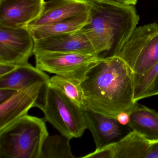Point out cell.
<instances>
[{"instance_id": "obj_16", "label": "cell", "mask_w": 158, "mask_h": 158, "mask_svg": "<svg viewBox=\"0 0 158 158\" xmlns=\"http://www.w3.org/2000/svg\"><path fill=\"white\" fill-rule=\"evenodd\" d=\"M150 143L132 130L114 144V158H145Z\"/></svg>"}, {"instance_id": "obj_4", "label": "cell", "mask_w": 158, "mask_h": 158, "mask_svg": "<svg viewBox=\"0 0 158 158\" xmlns=\"http://www.w3.org/2000/svg\"><path fill=\"white\" fill-rule=\"evenodd\" d=\"M35 107L43 112L46 121L71 139L81 137L87 129L85 109L48 83L42 88Z\"/></svg>"}, {"instance_id": "obj_24", "label": "cell", "mask_w": 158, "mask_h": 158, "mask_svg": "<svg viewBox=\"0 0 158 158\" xmlns=\"http://www.w3.org/2000/svg\"><path fill=\"white\" fill-rule=\"evenodd\" d=\"M118 123L123 126H128L130 121V112L123 111L119 113L116 117Z\"/></svg>"}, {"instance_id": "obj_21", "label": "cell", "mask_w": 158, "mask_h": 158, "mask_svg": "<svg viewBox=\"0 0 158 158\" xmlns=\"http://www.w3.org/2000/svg\"><path fill=\"white\" fill-rule=\"evenodd\" d=\"M145 158H158V141L150 143Z\"/></svg>"}, {"instance_id": "obj_20", "label": "cell", "mask_w": 158, "mask_h": 158, "mask_svg": "<svg viewBox=\"0 0 158 158\" xmlns=\"http://www.w3.org/2000/svg\"><path fill=\"white\" fill-rule=\"evenodd\" d=\"M114 144L96 149L94 152L83 156V158H114Z\"/></svg>"}, {"instance_id": "obj_1", "label": "cell", "mask_w": 158, "mask_h": 158, "mask_svg": "<svg viewBox=\"0 0 158 158\" xmlns=\"http://www.w3.org/2000/svg\"><path fill=\"white\" fill-rule=\"evenodd\" d=\"M134 73L117 56L99 58L80 82L84 109L116 118L119 113L130 112L134 100Z\"/></svg>"}, {"instance_id": "obj_8", "label": "cell", "mask_w": 158, "mask_h": 158, "mask_svg": "<svg viewBox=\"0 0 158 158\" xmlns=\"http://www.w3.org/2000/svg\"><path fill=\"white\" fill-rule=\"evenodd\" d=\"M53 52L81 53L97 56L92 44L82 29L35 40L34 55Z\"/></svg>"}, {"instance_id": "obj_25", "label": "cell", "mask_w": 158, "mask_h": 158, "mask_svg": "<svg viewBox=\"0 0 158 158\" xmlns=\"http://www.w3.org/2000/svg\"><path fill=\"white\" fill-rule=\"evenodd\" d=\"M116 2L123 3V4H129V5H135L138 0H114Z\"/></svg>"}, {"instance_id": "obj_5", "label": "cell", "mask_w": 158, "mask_h": 158, "mask_svg": "<svg viewBox=\"0 0 158 158\" xmlns=\"http://www.w3.org/2000/svg\"><path fill=\"white\" fill-rule=\"evenodd\" d=\"M124 61L134 73L142 74L158 62V24L136 27L116 55Z\"/></svg>"}, {"instance_id": "obj_19", "label": "cell", "mask_w": 158, "mask_h": 158, "mask_svg": "<svg viewBox=\"0 0 158 158\" xmlns=\"http://www.w3.org/2000/svg\"><path fill=\"white\" fill-rule=\"evenodd\" d=\"M48 84L60 89L77 105L84 109V93L79 82L55 75L50 77Z\"/></svg>"}, {"instance_id": "obj_17", "label": "cell", "mask_w": 158, "mask_h": 158, "mask_svg": "<svg viewBox=\"0 0 158 158\" xmlns=\"http://www.w3.org/2000/svg\"><path fill=\"white\" fill-rule=\"evenodd\" d=\"M134 100L158 95V62L142 74L134 73Z\"/></svg>"}, {"instance_id": "obj_18", "label": "cell", "mask_w": 158, "mask_h": 158, "mask_svg": "<svg viewBox=\"0 0 158 158\" xmlns=\"http://www.w3.org/2000/svg\"><path fill=\"white\" fill-rule=\"evenodd\" d=\"M71 139L64 135L48 136L42 146L40 158H74L70 146Z\"/></svg>"}, {"instance_id": "obj_6", "label": "cell", "mask_w": 158, "mask_h": 158, "mask_svg": "<svg viewBox=\"0 0 158 158\" xmlns=\"http://www.w3.org/2000/svg\"><path fill=\"white\" fill-rule=\"evenodd\" d=\"M36 66L45 72L80 83L89 68L101 57L77 53H40L35 55Z\"/></svg>"}, {"instance_id": "obj_22", "label": "cell", "mask_w": 158, "mask_h": 158, "mask_svg": "<svg viewBox=\"0 0 158 158\" xmlns=\"http://www.w3.org/2000/svg\"><path fill=\"white\" fill-rule=\"evenodd\" d=\"M17 91L8 89H0V104L10 99Z\"/></svg>"}, {"instance_id": "obj_15", "label": "cell", "mask_w": 158, "mask_h": 158, "mask_svg": "<svg viewBox=\"0 0 158 158\" xmlns=\"http://www.w3.org/2000/svg\"><path fill=\"white\" fill-rule=\"evenodd\" d=\"M89 18L88 11L78 16L50 24L27 28L35 40H38L80 30L87 23Z\"/></svg>"}, {"instance_id": "obj_13", "label": "cell", "mask_w": 158, "mask_h": 158, "mask_svg": "<svg viewBox=\"0 0 158 158\" xmlns=\"http://www.w3.org/2000/svg\"><path fill=\"white\" fill-rule=\"evenodd\" d=\"M50 77L30 64H21L10 73L0 77V89L20 90L38 83H48Z\"/></svg>"}, {"instance_id": "obj_11", "label": "cell", "mask_w": 158, "mask_h": 158, "mask_svg": "<svg viewBox=\"0 0 158 158\" xmlns=\"http://www.w3.org/2000/svg\"><path fill=\"white\" fill-rule=\"evenodd\" d=\"M45 84L38 83L18 90L10 99L0 104V130L27 115L29 110L35 107Z\"/></svg>"}, {"instance_id": "obj_7", "label": "cell", "mask_w": 158, "mask_h": 158, "mask_svg": "<svg viewBox=\"0 0 158 158\" xmlns=\"http://www.w3.org/2000/svg\"><path fill=\"white\" fill-rule=\"evenodd\" d=\"M35 44V39L27 27L0 26V63H27L34 55Z\"/></svg>"}, {"instance_id": "obj_12", "label": "cell", "mask_w": 158, "mask_h": 158, "mask_svg": "<svg viewBox=\"0 0 158 158\" xmlns=\"http://www.w3.org/2000/svg\"><path fill=\"white\" fill-rule=\"evenodd\" d=\"M89 0H50L45 2L40 15L27 27L47 25L70 19L88 12Z\"/></svg>"}, {"instance_id": "obj_14", "label": "cell", "mask_w": 158, "mask_h": 158, "mask_svg": "<svg viewBox=\"0 0 158 158\" xmlns=\"http://www.w3.org/2000/svg\"><path fill=\"white\" fill-rule=\"evenodd\" d=\"M128 126L150 142L158 141V112L137 102L130 112Z\"/></svg>"}, {"instance_id": "obj_9", "label": "cell", "mask_w": 158, "mask_h": 158, "mask_svg": "<svg viewBox=\"0 0 158 158\" xmlns=\"http://www.w3.org/2000/svg\"><path fill=\"white\" fill-rule=\"evenodd\" d=\"M45 0H0V26L27 27L40 15Z\"/></svg>"}, {"instance_id": "obj_2", "label": "cell", "mask_w": 158, "mask_h": 158, "mask_svg": "<svg viewBox=\"0 0 158 158\" xmlns=\"http://www.w3.org/2000/svg\"><path fill=\"white\" fill-rule=\"evenodd\" d=\"M89 18L82 28L97 56H116L138 24L134 5L114 0H89Z\"/></svg>"}, {"instance_id": "obj_23", "label": "cell", "mask_w": 158, "mask_h": 158, "mask_svg": "<svg viewBox=\"0 0 158 158\" xmlns=\"http://www.w3.org/2000/svg\"><path fill=\"white\" fill-rule=\"evenodd\" d=\"M19 65L10 63H0V77L14 71Z\"/></svg>"}, {"instance_id": "obj_3", "label": "cell", "mask_w": 158, "mask_h": 158, "mask_svg": "<svg viewBox=\"0 0 158 158\" xmlns=\"http://www.w3.org/2000/svg\"><path fill=\"white\" fill-rule=\"evenodd\" d=\"M46 119L27 114L0 130V158H40Z\"/></svg>"}, {"instance_id": "obj_10", "label": "cell", "mask_w": 158, "mask_h": 158, "mask_svg": "<svg viewBox=\"0 0 158 158\" xmlns=\"http://www.w3.org/2000/svg\"><path fill=\"white\" fill-rule=\"evenodd\" d=\"M87 127L91 132L96 149L114 144L130 131L128 126L120 124L116 118L85 109Z\"/></svg>"}]
</instances>
